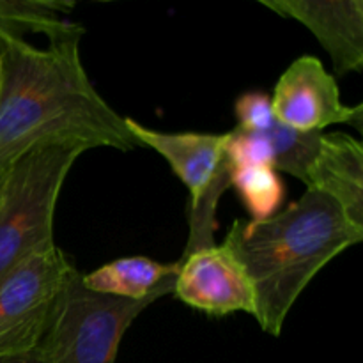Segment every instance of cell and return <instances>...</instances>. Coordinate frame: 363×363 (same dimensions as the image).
<instances>
[{
    "label": "cell",
    "instance_id": "cell-7",
    "mask_svg": "<svg viewBox=\"0 0 363 363\" xmlns=\"http://www.w3.org/2000/svg\"><path fill=\"white\" fill-rule=\"evenodd\" d=\"M272 105L277 121L301 131H323L333 124L363 126V106L346 105L335 77L312 55L289 64L277 82Z\"/></svg>",
    "mask_w": 363,
    "mask_h": 363
},
{
    "label": "cell",
    "instance_id": "cell-12",
    "mask_svg": "<svg viewBox=\"0 0 363 363\" xmlns=\"http://www.w3.org/2000/svg\"><path fill=\"white\" fill-rule=\"evenodd\" d=\"M77 0H0V34L23 38L41 34L46 39L74 30L78 23L64 20Z\"/></svg>",
    "mask_w": 363,
    "mask_h": 363
},
{
    "label": "cell",
    "instance_id": "cell-10",
    "mask_svg": "<svg viewBox=\"0 0 363 363\" xmlns=\"http://www.w3.org/2000/svg\"><path fill=\"white\" fill-rule=\"evenodd\" d=\"M296 21L314 34L339 74L363 67V0H296Z\"/></svg>",
    "mask_w": 363,
    "mask_h": 363
},
{
    "label": "cell",
    "instance_id": "cell-14",
    "mask_svg": "<svg viewBox=\"0 0 363 363\" xmlns=\"http://www.w3.org/2000/svg\"><path fill=\"white\" fill-rule=\"evenodd\" d=\"M273 151V169L286 172L305 181L307 170L318 152L323 131H301L275 119V123L264 130Z\"/></svg>",
    "mask_w": 363,
    "mask_h": 363
},
{
    "label": "cell",
    "instance_id": "cell-2",
    "mask_svg": "<svg viewBox=\"0 0 363 363\" xmlns=\"http://www.w3.org/2000/svg\"><path fill=\"white\" fill-rule=\"evenodd\" d=\"M363 240L342 209L315 190L266 220H234L223 243L250 279L255 321L273 337L282 333L293 305L332 259Z\"/></svg>",
    "mask_w": 363,
    "mask_h": 363
},
{
    "label": "cell",
    "instance_id": "cell-3",
    "mask_svg": "<svg viewBox=\"0 0 363 363\" xmlns=\"http://www.w3.org/2000/svg\"><path fill=\"white\" fill-rule=\"evenodd\" d=\"M84 152L52 145L34 149L9 165L0 199V286L28 259L55 247L53 222L60 190Z\"/></svg>",
    "mask_w": 363,
    "mask_h": 363
},
{
    "label": "cell",
    "instance_id": "cell-19",
    "mask_svg": "<svg viewBox=\"0 0 363 363\" xmlns=\"http://www.w3.org/2000/svg\"><path fill=\"white\" fill-rule=\"evenodd\" d=\"M101 2H110V0H101Z\"/></svg>",
    "mask_w": 363,
    "mask_h": 363
},
{
    "label": "cell",
    "instance_id": "cell-13",
    "mask_svg": "<svg viewBox=\"0 0 363 363\" xmlns=\"http://www.w3.org/2000/svg\"><path fill=\"white\" fill-rule=\"evenodd\" d=\"M229 181L250 213V220H266L280 211L286 186L273 167H234Z\"/></svg>",
    "mask_w": 363,
    "mask_h": 363
},
{
    "label": "cell",
    "instance_id": "cell-15",
    "mask_svg": "<svg viewBox=\"0 0 363 363\" xmlns=\"http://www.w3.org/2000/svg\"><path fill=\"white\" fill-rule=\"evenodd\" d=\"M236 112L238 128L248 131H264L275 123V113H273L272 96L264 92H245L238 98L234 105Z\"/></svg>",
    "mask_w": 363,
    "mask_h": 363
},
{
    "label": "cell",
    "instance_id": "cell-8",
    "mask_svg": "<svg viewBox=\"0 0 363 363\" xmlns=\"http://www.w3.org/2000/svg\"><path fill=\"white\" fill-rule=\"evenodd\" d=\"M174 289L177 300L208 315L255 314L250 279L225 243L197 248L177 261Z\"/></svg>",
    "mask_w": 363,
    "mask_h": 363
},
{
    "label": "cell",
    "instance_id": "cell-11",
    "mask_svg": "<svg viewBox=\"0 0 363 363\" xmlns=\"http://www.w3.org/2000/svg\"><path fill=\"white\" fill-rule=\"evenodd\" d=\"M179 264L163 262L144 255L121 257L82 275V284L94 293L123 300L163 298L172 293Z\"/></svg>",
    "mask_w": 363,
    "mask_h": 363
},
{
    "label": "cell",
    "instance_id": "cell-6",
    "mask_svg": "<svg viewBox=\"0 0 363 363\" xmlns=\"http://www.w3.org/2000/svg\"><path fill=\"white\" fill-rule=\"evenodd\" d=\"M74 272L55 245L23 262L0 286V363L38 351Z\"/></svg>",
    "mask_w": 363,
    "mask_h": 363
},
{
    "label": "cell",
    "instance_id": "cell-18",
    "mask_svg": "<svg viewBox=\"0 0 363 363\" xmlns=\"http://www.w3.org/2000/svg\"><path fill=\"white\" fill-rule=\"evenodd\" d=\"M7 170H9V167H0V199H2L4 184H6V177H7Z\"/></svg>",
    "mask_w": 363,
    "mask_h": 363
},
{
    "label": "cell",
    "instance_id": "cell-5",
    "mask_svg": "<svg viewBox=\"0 0 363 363\" xmlns=\"http://www.w3.org/2000/svg\"><path fill=\"white\" fill-rule=\"evenodd\" d=\"M126 126L137 144L158 152L190 191V236L184 254L215 245L216 208L230 186L225 133L160 131L131 117H126Z\"/></svg>",
    "mask_w": 363,
    "mask_h": 363
},
{
    "label": "cell",
    "instance_id": "cell-20",
    "mask_svg": "<svg viewBox=\"0 0 363 363\" xmlns=\"http://www.w3.org/2000/svg\"><path fill=\"white\" fill-rule=\"evenodd\" d=\"M0 74H2V67H0Z\"/></svg>",
    "mask_w": 363,
    "mask_h": 363
},
{
    "label": "cell",
    "instance_id": "cell-4",
    "mask_svg": "<svg viewBox=\"0 0 363 363\" xmlns=\"http://www.w3.org/2000/svg\"><path fill=\"white\" fill-rule=\"evenodd\" d=\"M160 298L123 300L94 293L74 272L38 347L39 363H116L131 323Z\"/></svg>",
    "mask_w": 363,
    "mask_h": 363
},
{
    "label": "cell",
    "instance_id": "cell-16",
    "mask_svg": "<svg viewBox=\"0 0 363 363\" xmlns=\"http://www.w3.org/2000/svg\"><path fill=\"white\" fill-rule=\"evenodd\" d=\"M284 18H296V0H255Z\"/></svg>",
    "mask_w": 363,
    "mask_h": 363
},
{
    "label": "cell",
    "instance_id": "cell-17",
    "mask_svg": "<svg viewBox=\"0 0 363 363\" xmlns=\"http://www.w3.org/2000/svg\"><path fill=\"white\" fill-rule=\"evenodd\" d=\"M2 363H39V358H38V351H34V353L27 354V357H20V358H13V360H6Z\"/></svg>",
    "mask_w": 363,
    "mask_h": 363
},
{
    "label": "cell",
    "instance_id": "cell-1",
    "mask_svg": "<svg viewBox=\"0 0 363 363\" xmlns=\"http://www.w3.org/2000/svg\"><path fill=\"white\" fill-rule=\"evenodd\" d=\"M82 34L78 25L50 39L46 48L0 34V167L52 145L84 151L138 145L126 117L89 78L80 55Z\"/></svg>",
    "mask_w": 363,
    "mask_h": 363
},
{
    "label": "cell",
    "instance_id": "cell-9",
    "mask_svg": "<svg viewBox=\"0 0 363 363\" xmlns=\"http://www.w3.org/2000/svg\"><path fill=\"white\" fill-rule=\"evenodd\" d=\"M308 190L332 199L344 215L363 227V147L351 135L323 133L303 181Z\"/></svg>",
    "mask_w": 363,
    "mask_h": 363
}]
</instances>
